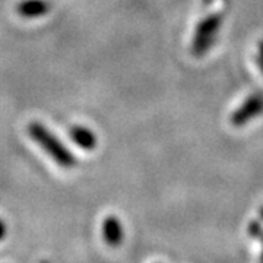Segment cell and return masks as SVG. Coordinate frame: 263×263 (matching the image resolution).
<instances>
[{"label": "cell", "mask_w": 263, "mask_h": 263, "mask_svg": "<svg viewBox=\"0 0 263 263\" xmlns=\"http://www.w3.org/2000/svg\"><path fill=\"white\" fill-rule=\"evenodd\" d=\"M28 133L29 136L56 161L57 165H60L62 168H73L75 167L76 160L72 155V152L67 149L65 145L57 139V136H54L48 130L44 124L38 122L29 123Z\"/></svg>", "instance_id": "1"}, {"label": "cell", "mask_w": 263, "mask_h": 263, "mask_svg": "<svg viewBox=\"0 0 263 263\" xmlns=\"http://www.w3.org/2000/svg\"><path fill=\"white\" fill-rule=\"evenodd\" d=\"M222 22L224 16L221 13H211L199 21L190 44V53L193 56L202 57L209 53L215 44Z\"/></svg>", "instance_id": "2"}, {"label": "cell", "mask_w": 263, "mask_h": 263, "mask_svg": "<svg viewBox=\"0 0 263 263\" xmlns=\"http://www.w3.org/2000/svg\"><path fill=\"white\" fill-rule=\"evenodd\" d=\"M263 113V94L249 95L241 105H238L231 114V124L235 127H243L247 123L253 122Z\"/></svg>", "instance_id": "3"}, {"label": "cell", "mask_w": 263, "mask_h": 263, "mask_svg": "<svg viewBox=\"0 0 263 263\" xmlns=\"http://www.w3.org/2000/svg\"><path fill=\"white\" fill-rule=\"evenodd\" d=\"M103 237L104 241L111 247L122 245V241L124 240V228L117 216L108 215L104 219Z\"/></svg>", "instance_id": "4"}, {"label": "cell", "mask_w": 263, "mask_h": 263, "mask_svg": "<svg viewBox=\"0 0 263 263\" xmlns=\"http://www.w3.org/2000/svg\"><path fill=\"white\" fill-rule=\"evenodd\" d=\"M16 10L24 18H38L47 15L50 10L48 0H22L16 6Z\"/></svg>", "instance_id": "5"}, {"label": "cell", "mask_w": 263, "mask_h": 263, "mask_svg": "<svg viewBox=\"0 0 263 263\" xmlns=\"http://www.w3.org/2000/svg\"><path fill=\"white\" fill-rule=\"evenodd\" d=\"M70 138L75 142L79 148L86 151H92L97 146V136L91 129L85 127V126H72L70 127Z\"/></svg>", "instance_id": "6"}, {"label": "cell", "mask_w": 263, "mask_h": 263, "mask_svg": "<svg viewBox=\"0 0 263 263\" xmlns=\"http://www.w3.org/2000/svg\"><path fill=\"white\" fill-rule=\"evenodd\" d=\"M249 231H250V235L253 237H257L262 240V257H260V263H263V228L260 227V224L257 222H252L250 227H249Z\"/></svg>", "instance_id": "7"}, {"label": "cell", "mask_w": 263, "mask_h": 263, "mask_svg": "<svg viewBox=\"0 0 263 263\" xmlns=\"http://www.w3.org/2000/svg\"><path fill=\"white\" fill-rule=\"evenodd\" d=\"M257 66H259V69H260V72L263 73V40L259 41V44H257Z\"/></svg>", "instance_id": "8"}, {"label": "cell", "mask_w": 263, "mask_h": 263, "mask_svg": "<svg viewBox=\"0 0 263 263\" xmlns=\"http://www.w3.org/2000/svg\"><path fill=\"white\" fill-rule=\"evenodd\" d=\"M8 235V226L5 224L3 219H0V241H3Z\"/></svg>", "instance_id": "9"}, {"label": "cell", "mask_w": 263, "mask_h": 263, "mask_svg": "<svg viewBox=\"0 0 263 263\" xmlns=\"http://www.w3.org/2000/svg\"><path fill=\"white\" fill-rule=\"evenodd\" d=\"M41 263H48V262H46V260H44V262H41Z\"/></svg>", "instance_id": "10"}]
</instances>
